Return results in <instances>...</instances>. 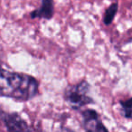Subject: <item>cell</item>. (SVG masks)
<instances>
[{
  "label": "cell",
  "mask_w": 132,
  "mask_h": 132,
  "mask_svg": "<svg viewBox=\"0 0 132 132\" xmlns=\"http://www.w3.org/2000/svg\"><path fill=\"white\" fill-rule=\"evenodd\" d=\"M39 92V81L34 76L14 72L0 65V96L17 101L33 100Z\"/></svg>",
  "instance_id": "cell-1"
},
{
  "label": "cell",
  "mask_w": 132,
  "mask_h": 132,
  "mask_svg": "<svg viewBox=\"0 0 132 132\" xmlns=\"http://www.w3.org/2000/svg\"><path fill=\"white\" fill-rule=\"evenodd\" d=\"M90 83L87 81H81L66 87L63 92V99L72 110H79L87 105L94 103V100L90 96Z\"/></svg>",
  "instance_id": "cell-2"
},
{
  "label": "cell",
  "mask_w": 132,
  "mask_h": 132,
  "mask_svg": "<svg viewBox=\"0 0 132 132\" xmlns=\"http://www.w3.org/2000/svg\"><path fill=\"white\" fill-rule=\"evenodd\" d=\"M0 118L8 132H33L28 123L15 112L6 113L0 110Z\"/></svg>",
  "instance_id": "cell-3"
},
{
  "label": "cell",
  "mask_w": 132,
  "mask_h": 132,
  "mask_svg": "<svg viewBox=\"0 0 132 132\" xmlns=\"http://www.w3.org/2000/svg\"><path fill=\"white\" fill-rule=\"evenodd\" d=\"M82 124L86 132H109L100 119L98 112L93 109H86L81 111Z\"/></svg>",
  "instance_id": "cell-4"
},
{
  "label": "cell",
  "mask_w": 132,
  "mask_h": 132,
  "mask_svg": "<svg viewBox=\"0 0 132 132\" xmlns=\"http://www.w3.org/2000/svg\"><path fill=\"white\" fill-rule=\"evenodd\" d=\"M41 7L31 12V18H44L50 20L53 15V0H41Z\"/></svg>",
  "instance_id": "cell-5"
},
{
  "label": "cell",
  "mask_w": 132,
  "mask_h": 132,
  "mask_svg": "<svg viewBox=\"0 0 132 132\" xmlns=\"http://www.w3.org/2000/svg\"><path fill=\"white\" fill-rule=\"evenodd\" d=\"M118 11V3H113L110 5L108 8H107L106 12L104 14V17H103V22L106 26H109L112 23L114 17H115L116 14Z\"/></svg>",
  "instance_id": "cell-6"
},
{
  "label": "cell",
  "mask_w": 132,
  "mask_h": 132,
  "mask_svg": "<svg viewBox=\"0 0 132 132\" xmlns=\"http://www.w3.org/2000/svg\"><path fill=\"white\" fill-rule=\"evenodd\" d=\"M122 114L126 119H132V98L119 101Z\"/></svg>",
  "instance_id": "cell-7"
},
{
  "label": "cell",
  "mask_w": 132,
  "mask_h": 132,
  "mask_svg": "<svg viewBox=\"0 0 132 132\" xmlns=\"http://www.w3.org/2000/svg\"><path fill=\"white\" fill-rule=\"evenodd\" d=\"M58 132H74V131H72V129H70L68 128H61Z\"/></svg>",
  "instance_id": "cell-8"
}]
</instances>
